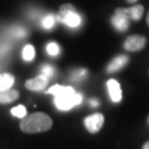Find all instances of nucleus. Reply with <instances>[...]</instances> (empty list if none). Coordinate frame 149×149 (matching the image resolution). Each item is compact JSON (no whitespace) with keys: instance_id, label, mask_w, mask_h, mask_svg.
Returning <instances> with one entry per match:
<instances>
[{"instance_id":"16","label":"nucleus","mask_w":149,"mask_h":149,"mask_svg":"<svg viewBox=\"0 0 149 149\" xmlns=\"http://www.w3.org/2000/svg\"><path fill=\"white\" fill-rule=\"evenodd\" d=\"M59 51H60L59 45L55 42H51L47 45V52H48L50 55H52V56L58 55V54H59Z\"/></svg>"},{"instance_id":"2","label":"nucleus","mask_w":149,"mask_h":149,"mask_svg":"<svg viewBox=\"0 0 149 149\" xmlns=\"http://www.w3.org/2000/svg\"><path fill=\"white\" fill-rule=\"evenodd\" d=\"M53 125V120L45 113H33L26 117H23L20 122V129L27 134L44 133L51 129Z\"/></svg>"},{"instance_id":"14","label":"nucleus","mask_w":149,"mask_h":149,"mask_svg":"<svg viewBox=\"0 0 149 149\" xmlns=\"http://www.w3.org/2000/svg\"><path fill=\"white\" fill-rule=\"evenodd\" d=\"M11 114L16 117L23 118L27 116V109L23 105H18V106L11 108Z\"/></svg>"},{"instance_id":"22","label":"nucleus","mask_w":149,"mask_h":149,"mask_svg":"<svg viewBox=\"0 0 149 149\" xmlns=\"http://www.w3.org/2000/svg\"><path fill=\"white\" fill-rule=\"evenodd\" d=\"M147 23H148V26H149V12H148V15H147Z\"/></svg>"},{"instance_id":"11","label":"nucleus","mask_w":149,"mask_h":149,"mask_svg":"<svg viewBox=\"0 0 149 149\" xmlns=\"http://www.w3.org/2000/svg\"><path fill=\"white\" fill-rule=\"evenodd\" d=\"M19 98V92L17 90H8L0 92V104H9Z\"/></svg>"},{"instance_id":"4","label":"nucleus","mask_w":149,"mask_h":149,"mask_svg":"<svg viewBox=\"0 0 149 149\" xmlns=\"http://www.w3.org/2000/svg\"><path fill=\"white\" fill-rule=\"evenodd\" d=\"M84 125H85L87 132L91 134H96L101 130L104 125V116L101 113H95L90 116L84 118Z\"/></svg>"},{"instance_id":"10","label":"nucleus","mask_w":149,"mask_h":149,"mask_svg":"<svg viewBox=\"0 0 149 149\" xmlns=\"http://www.w3.org/2000/svg\"><path fill=\"white\" fill-rule=\"evenodd\" d=\"M111 21H112V24L114 26V28L119 32L126 31L129 28V20L122 15H119V13H114Z\"/></svg>"},{"instance_id":"19","label":"nucleus","mask_w":149,"mask_h":149,"mask_svg":"<svg viewBox=\"0 0 149 149\" xmlns=\"http://www.w3.org/2000/svg\"><path fill=\"white\" fill-rule=\"evenodd\" d=\"M90 104L92 105V106H94V107H97L98 105H100V103H98V101H97L96 98H93V100H91Z\"/></svg>"},{"instance_id":"1","label":"nucleus","mask_w":149,"mask_h":149,"mask_svg":"<svg viewBox=\"0 0 149 149\" xmlns=\"http://www.w3.org/2000/svg\"><path fill=\"white\" fill-rule=\"evenodd\" d=\"M48 93L54 95V104L60 111H69L83 101V96L75 93V90L71 86L54 85L49 88Z\"/></svg>"},{"instance_id":"18","label":"nucleus","mask_w":149,"mask_h":149,"mask_svg":"<svg viewBox=\"0 0 149 149\" xmlns=\"http://www.w3.org/2000/svg\"><path fill=\"white\" fill-rule=\"evenodd\" d=\"M41 71H42V74H44L45 76H48V79H51V77H53L54 75V69L51 66V65H43L42 69H41Z\"/></svg>"},{"instance_id":"21","label":"nucleus","mask_w":149,"mask_h":149,"mask_svg":"<svg viewBox=\"0 0 149 149\" xmlns=\"http://www.w3.org/2000/svg\"><path fill=\"white\" fill-rule=\"evenodd\" d=\"M127 2H129V3H135V2H137L138 0H126Z\"/></svg>"},{"instance_id":"6","label":"nucleus","mask_w":149,"mask_h":149,"mask_svg":"<svg viewBox=\"0 0 149 149\" xmlns=\"http://www.w3.org/2000/svg\"><path fill=\"white\" fill-rule=\"evenodd\" d=\"M115 13H119L127 18L128 20H134V21H138L141 19L143 13H144V7L141 5L133 6L130 8H117L115 9Z\"/></svg>"},{"instance_id":"15","label":"nucleus","mask_w":149,"mask_h":149,"mask_svg":"<svg viewBox=\"0 0 149 149\" xmlns=\"http://www.w3.org/2000/svg\"><path fill=\"white\" fill-rule=\"evenodd\" d=\"M55 20H56V18L53 15L45 16L42 20V27L44 29H52L54 27V24H55Z\"/></svg>"},{"instance_id":"3","label":"nucleus","mask_w":149,"mask_h":149,"mask_svg":"<svg viewBox=\"0 0 149 149\" xmlns=\"http://www.w3.org/2000/svg\"><path fill=\"white\" fill-rule=\"evenodd\" d=\"M60 19L70 28H77L82 22V18L77 13L76 8L71 3H65L60 7Z\"/></svg>"},{"instance_id":"12","label":"nucleus","mask_w":149,"mask_h":149,"mask_svg":"<svg viewBox=\"0 0 149 149\" xmlns=\"http://www.w3.org/2000/svg\"><path fill=\"white\" fill-rule=\"evenodd\" d=\"M15 84V76L9 73L0 74V92L11 90Z\"/></svg>"},{"instance_id":"20","label":"nucleus","mask_w":149,"mask_h":149,"mask_svg":"<svg viewBox=\"0 0 149 149\" xmlns=\"http://www.w3.org/2000/svg\"><path fill=\"white\" fill-rule=\"evenodd\" d=\"M143 149H149V141H147V143L143 146Z\"/></svg>"},{"instance_id":"5","label":"nucleus","mask_w":149,"mask_h":149,"mask_svg":"<svg viewBox=\"0 0 149 149\" xmlns=\"http://www.w3.org/2000/svg\"><path fill=\"white\" fill-rule=\"evenodd\" d=\"M147 43V39L144 36H139V34H134L128 37L125 42H124V49L129 52H136L140 51L145 48Z\"/></svg>"},{"instance_id":"8","label":"nucleus","mask_w":149,"mask_h":149,"mask_svg":"<svg viewBox=\"0 0 149 149\" xmlns=\"http://www.w3.org/2000/svg\"><path fill=\"white\" fill-rule=\"evenodd\" d=\"M129 61V58L127 55H118L108 63L107 65L106 72L107 73H115L119 70H122L126 64L128 63Z\"/></svg>"},{"instance_id":"7","label":"nucleus","mask_w":149,"mask_h":149,"mask_svg":"<svg viewBox=\"0 0 149 149\" xmlns=\"http://www.w3.org/2000/svg\"><path fill=\"white\" fill-rule=\"evenodd\" d=\"M48 82V76H45L44 74H40L36 77H33V79L28 80L26 82V87L29 91H32V92H40V91H43L47 87Z\"/></svg>"},{"instance_id":"23","label":"nucleus","mask_w":149,"mask_h":149,"mask_svg":"<svg viewBox=\"0 0 149 149\" xmlns=\"http://www.w3.org/2000/svg\"><path fill=\"white\" fill-rule=\"evenodd\" d=\"M148 124H149V117H148Z\"/></svg>"},{"instance_id":"13","label":"nucleus","mask_w":149,"mask_h":149,"mask_svg":"<svg viewBox=\"0 0 149 149\" xmlns=\"http://www.w3.org/2000/svg\"><path fill=\"white\" fill-rule=\"evenodd\" d=\"M34 48L32 47L31 44H28L23 48V51H22V56H23V60L24 61H32L33 58H34Z\"/></svg>"},{"instance_id":"9","label":"nucleus","mask_w":149,"mask_h":149,"mask_svg":"<svg viewBox=\"0 0 149 149\" xmlns=\"http://www.w3.org/2000/svg\"><path fill=\"white\" fill-rule=\"evenodd\" d=\"M107 87L109 91V96L112 101L114 103H119L122 100V90H120L119 83L115 80H109L107 82Z\"/></svg>"},{"instance_id":"17","label":"nucleus","mask_w":149,"mask_h":149,"mask_svg":"<svg viewBox=\"0 0 149 149\" xmlns=\"http://www.w3.org/2000/svg\"><path fill=\"white\" fill-rule=\"evenodd\" d=\"M87 74V71L85 69H80V70H76L75 72H73V74H72V80L74 81H81L85 75Z\"/></svg>"}]
</instances>
